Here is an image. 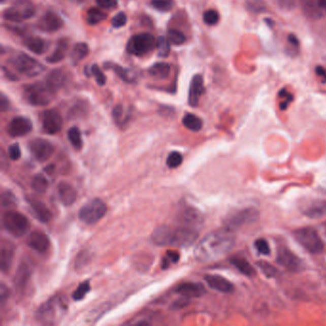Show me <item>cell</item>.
I'll return each instance as SVG.
<instances>
[{
  "label": "cell",
  "instance_id": "51",
  "mask_svg": "<svg viewBox=\"0 0 326 326\" xmlns=\"http://www.w3.org/2000/svg\"><path fill=\"white\" fill-rule=\"evenodd\" d=\"M1 202H2L3 207L13 206L16 203L15 196L13 195L10 191H5L4 193H2V196H1Z\"/></svg>",
  "mask_w": 326,
  "mask_h": 326
},
{
  "label": "cell",
  "instance_id": "33",
  "mask_svg": "<svg viewBox=\"0 0 326 326\" xmlns=\"http://www.w3.org/2000/svg\"><path fill=\"white\" fill-rule=\"evenodd\" d=\"M305 213L310 217H319L326 214V201H317L312 203Z\"/></svg>",
  "mask_w": 326,
  "mask_h": 326
},
{
  "label": "cell",
  "instance_id": "31",
  "mask_svg": "<svg viewBox=\"0 0 326 326\" xmlns=\"http://www.w3.org/2000/svg\"><path fill=\"white\" fill-rule=\"evenodd\" d=\"M231 263L245 276L253 277L255 275V271L253 266L242 257H234L231 259Z\"/></svg>",
  "mask_w": 326,
  "mask_h": 326
},
{
  "label": "cell",
  "instance_id": "57",
  "mask_svg": "<svg viewBox=\"0 0 326 326\" xmlns=\"http://www.w3.org/2000/svg\"><path fill=\"white\" fill-rule=\"evenodd\" d=\"M288 41H289V42H290L293 46H295V47H299L300 43H299V41H298V39H297V37H296L295 35H289Z\"/></svg>",
  "mask_w": 326,
  "mask_h": 326
},
{
  "label": "cell",
  "instance_id": "3",
  "mask_svg": "<svg viewBox=\"0 0 326 326\" xmlns=\"http://www.w3.org/2000/svg\"><path fill=\"white\" fill-rule=\"evenodd\" d=\"M68 311V302L63 295L53 296L37 311V319L44 324H55L60 321Z\"/></svg>",
  "mask_w": 326,
  "mask_h": 326
},
{
  "label": "cell",
  "instance_id": "37",
  "mask_svg": "<svg viewBox=\"0 0 326 326\" xmlns=\"http://www.w3.org/2000/svg\"><path fill=\"white\" fill-rule=\"evenodd\" d=\"M246 8L253 14H260L266 11V3L263 0H245Z\"/></svg>",
  "mask_w": 326,
  "mask_h": 326
},
{
  "label": "cell",
  "instance_id": "24",
  "mask_svg": "<svg viewBox=\"0 0 326 326\" xmlns=\"http://www.w3.org/2000/svg\"><path fill=\"white\" fill-rule=\"evenodd\" d=\"M66 82H67V74L61 69L53 70L48 75L46 80L47 84L55 92H57V90L60 89L63 85H66Z\"/></svg>",
  "mask_w": 326,
  "mask_h": 326
},
{
  "label": "cell",
  "instance_id": "42",
  "mask_svg": "<svg viewBox=\"0 0 326 326\" xmlns=\"http://www.w3.org/2000/svg\"><path fill=\"white\" fill-rule=\"evenodd\" d=\"M153 8L160 12H169L174 7V0H151Z\"/></svg>",
  "mask_w": 326,
  "mask_h": 326
},
{
  "label": "cell",
  "instance_id": "34",
  "mask_svg": "<svg viewBox=\"0 0 326 326\" xmlns=\"http://www.w3.org/2000/svg\"><path fill=\"white\" fill-rule=\"evenodd\" d=\"M106 18V14L101 9L91 8L87 12L86 21L89 25H97Z\"/></svg>",
  "mask_w": 326,
  "mask_h": 326
},
{
  "label": "cell",
  "instance_id": "40",
  "mask_svg": "<svg viewBox=\"0 0 326 326\" xmlns=\"http://www.w3.org/2000/svg\"><path fill=\"white\" fill-rule=\"evenodd\" d=\"M180 259V254L176 251H168L164 256L162 261V268L167 269L171 267L172 264H176Z\"/></svg>",
  "mask_w": 326,
  "mask_h": 326
},
{
  "label": "cell",
  "instance_id": "18",
  "mask_svg": "<svg viewBox=\"0 0 326 326\" xmlns=\"http://www.w3.org/2000/svg\"><path fill=\"white\" fill-rule=\"evenodd\" d=\"M205 280L212 289L221 293H231L234 290V285L225 277L215 275H208L205 277Z\"/></svg>",
  "mask_w": 326,
  "mask_h": 326
},
{
  "label": "cell",
  "instance_id": "11",
  "mask_svg": "<svg viewBox=\"0 0 326 326\" xmlns=\"http://www.w3.org/2000/svg\"><path fill=\"white\" fill-rule=\"evenodd\" d=\"M28 147L34 158L39 162L47 161L55 150V147L49 141L42 138H36L30 141Z\"/></svg>",
  "mask_w": 326,
  "mask_h": 326
},
{
  "label": "cell",
  "instance_id": "44",
  "mask_svg": "<svg viewBox=\"0 0 326 326\" xmlns=\"http://www.w3.org/2000/svg\"><path fill=\"white\" fill-rule=\"evenodd\" d=\"M113 118H114L115 122H117L118 124H123L127 121L128 116L125 113L124 108L122 105L115 106L114 109H113Z\"/></svg>",
  "mask_w": 326,
  "mask_h": 326
},
{
  "label": "cell",
  "instance_id": "13",
  "mask_svg": "<svg viewBox=\"0 0 326 326\" xmlns=\"http://www.w3.org/2000/svg\"><path fill=\"white\" fill-rule=\"evenodd\" d=\"M33 129L32 122L25 117H16L14 118L7 126V132L10 137L17 138L22 137L30 133Z\"/></svg>",
  "mask_w": 326,
  "mask_h": 326
},
{
  "label": "cell",
  "instance_id": "21",
  "mask_svg": "<svg viewBox=\"0 0 326 326\" xmlns=\"http://www.w3.org/2000/svg\"><path fill=\"white\" fill-rule=\"evenodd\" d=\"M14 254H15V247L14 245L11 244L10 242H3L1 246V271L4 274H7L11 266L12 262L14 259Z\"/></svg>",
  "mask_w": 326,
  "mask_h": 326
},
{
  "label": "cell",
  "instance_id": "59",
  "mask_svg": "<svg viewBox=\"0 0 326 326\" xmlns=\"http://www.w3.org/2000/svg\"><path fill=\"white\" fill-rule=\"evenodd\" d=\"M325 228H326V225H325Z\"/></svg>",
  "mask_w": 326,
  "mask_h": 326
},
{
  "label": "cell",
  "instance_id": "25",
  "mask_svg": "<svg viewBox=\"0 0 326 326\" xmlns=\"http://www.w3.org/2000/svg\"><path fill=\"white\" fill-rule=\"evenodd\" d=\"M28 202L30 203V206L32 207L34 212L37 214V216L39 217V219L41 222L46 223V222H49L51 220L52 214H51L49 210L47 209V207L42 202L37 200V199H28Z\"/></svg>",
  "mask_w": 326,
  "mask_h": 326
},
{
  "label": "cell",
  "instance_id": "47",
  "mask_svg": "<svg viewBox=\"0 0 326 326\" xmlns=\"http://www.w3.org/2000/svg\"><path fill=\"white\" fill-rule=\"evenodd\" d=\"M278 96L280 98L283 99V101L280 102V104H279V107L281 110H285L289 105L293 102V95L291 93H289L286 89H281L278 92Z\"/></svg>",
  "mask_w": 326,
  "mask_h": 326
},
{
  "label": "cell",
  "instance_id": "9",
  "mask_svg": "<svg viewBox=\"0 0 326 326\" xmlns=\"http://www.w3.org/2000/svg\"><path fill=\"white\" fill-rule=\"evenodd\" d=\"M107 212L106 203L101 199H93L84 205L79 212V218L82 223L93 225L101 220Z\"/></svg>",
  "mask_w": 326,
  "mask_h": 326
},
{
  "label": "cell",
  "instance_id": "14",
  "mask_svg": "<svg viewBox=\"0 0 326 326\" xmlns=\"http://www.w3.org/2000/svg\"><path fill=\"white\" fill-rule=\"evenodd\" d=\"M277 261L284 268L291 272H299L302 269V261L286 248H280L277 252Z\"/></svg>",
  "mask_w": 326,
  "mask_h": 326
},
{
  "label": "cell",
  "instance_id": "36",
  "mask_svg": "<svg viewBox=\"0 0 326 326\" xmlns=\"http://www.w3.org/2000/svg\"><path fill=\"white\" fill-rule=\"evenodd\" d=\"M156 48L158 51V56L161 57H169L171 53L170 41L165 37H159L156 41Z\"/></svg>",
  "mask_w": 326,
  "mask_h": 326
},
{
  "label": "cell",
  "instance_id": "35",
  "mask_svg": "<svg viewBox=\"0 0 326 326\" xmlns=\"http://www.w3.org/2000/svg\"><path fill=\"white\" fill-rule=\"evenodd\" d=\"M67 134H68V140L70 141L74 148L77 150H80L83 145L82 133H81L80 129L77 126H73L68 131Z\"/></svg>",
  "mask_w": 326,
  "mask_h": 326
},
{
  "label": "cell",
  "instance_id": "50",
  "mask_svg": "<svg viewBox=\"0 0 326 326\" xmlns=\"http://www.w3.org/2000/svg\"><path fill=\"white\" fill-rule=\"evenodd\" d=\"M8 152L10 159L13 161L18 160L21 156V151H20V147L18 146V144H14L9 147Z\"/></svg>",
  "mask_w": 326,
  "mask_h": 326
},
{
  "label": "cell",
  "instance_id": "23",
  "mask_svg": "<svg viewBox=\"0 0 326 326\" xmlns=\"http://www.w3.org/2000/svg\"><path fill=\"white\" fill-rule=\"evenodd\" d=\"M303 14L310 19H320L325 16L321 9L319 8L317 0H301Z\"/></svg>",
  "mask_w": 326,
  "mask_h": 326
},
{
  "label": "cell",
  "instance_id": "16",
  "mask_svg": "<svg viewBox=\"0 0 326 326\" xmlns=\"http://www.w3.org/2000/svg\"><path fill=\"white\" fill-rule=\"evenodd\" d=\"M205 93L204 79L201 75H195L189 85L188 105L192 107L198 106L200 98Z\"/></svg>",
  "mask_w": 326,
  "mask_h": 326
},
{
  "label": "cell",
  "instance_id": "26",
  "mask_svg": "<svg viewBox=\"0 0 326 326\" xmlns=\"http://www.w3.org/2000/svg\"><path fill=\"white\" fill-rule=\"evenodd\" d=\"M24 45L31 52L38 55L43 54L47 48V43L39 37H31L26 39L24 41Z\"/></svg>",
  "mask_w": 326,
  "mask_h": 326
},
{
  "label": "cell",
  "instance_id": "6",
  "mask_svg": "<svg viewBox=\"0 0 326 326\" xmlns=\"http://www.w3.org/2000/svg\"><path fill=\"white\" fill-rule=\"evenodd\" d=\"M3 226L12 236L21 237L30 228V222L24 214L18 212L9 211L3 215Z\"/></svg>",
  "mask_w": 326,
  "mask_h": 326
},
{
  "label": "cell",
  "instance_id": "53",
  "mask_svg": "<svg viewBox=\"0 0 326 326\" xmlns=\"http://www.w3.org/2000/svg\"><path fill=\"white\" fill-rule=\"evenodd\" d=\"M9 107V101L8 99L6 98V96L2 93L1 94V98H0V108H1V111L4 112L8 109Z\"/></svg>",
  "mask_w": 326,
  "mask_h": 326
},
{
  "label": "cell",
  "instance_id": "5",
  "mask_svg": "<svg viewBox=\"0 0 326 326\" xmlns=\"http://www.w3.org/2000/svg\"><path fill=\"white\" fill-rule=\"evenodd\" d=\"M11 64L14 66L19 73L27 77H36L44 72L45 67L33 57L25 53H17L10 59Z\"/></svg>",
  "mask_w": 326,
  "mask_h": 326
},
{
  "label": "cell",
  "instance_id": "17",
  "mask_svg": "<svg viewBox=\"0 0 326 326\" xmlns=\"http://www.w3.org/2000/svg\"><path fill=\"white\" fill-rule=\"evenodd\" d=\"M27 244L38 253H46L49 250V237H47L43 232L35 231L28 237Z\"/></svg>",
  "mask_w": 326,
  "mask_h": 326
},
{
  "label": "cell",
  "instance_id": "27",
  "mask_svg": "<svg viewBox=\"0 0 326 326\" xmlns=\"http://www.w3.org/2000/svg\"><path fill=\"white\" fill-rule=\"evenodd\" d=\"M67 50H68V41L66 40H60L57 42L56 49L54 50V52L50 55L49 57H47L46 60L49 63H57L66 57Z\"/></svg>",
  "mask_w": 326,
  "mask_h": 326
},
{
  "label": "cell",
  "instance_id": "20",
  "mask_svg": "<svg viewBox=\"0 0 326 326\" xmlns=\"http://www.w3.org/2000/svg\"><path fill=\"white\" fill-rule=\"evenodd\" d=\"M176 292L183 296L184 298L187 299H192V298H199L204 295L205 289L204 286L198 283H191V282H187L183 283L177 287Z\"/></svg>",
  "mask_w": 326,
  "mask_h": 326
},
{
  "label": "cell",
  "instance_id": "1",
  "mask_svg": "<svg viewBox=\"0 0 326 326\" xmlns=\"http://www.w3.org/2000/svg\"><path fill=\"white\" fill-rule=\"evenodd\" d=\"M235 246V237L227 230L213 232L205 237L195 247L194 257L199 262L215 260L228 253Z\"/></svg>",
  "mask_w": 326,
  "mask_h": 326
},
{
  "label": "cell",
  "instance_id": "32",
  "mask_svg": "<svg viewBox=\"0 0 326 326\" xmlns=\"http://www.w3.org/2000/svg\"><path fill=\"white\" fill-rule=\"evenodd\" d=\"M182 122L188 128V131H194V132L201 131V128L203 126L202 120L199 117H197L196 115L191 114V113L185 115Z\"/></svg>",
  "mask_w": 326,
  "mask_h": 326
},
{
  "label": "cell",
  "instance_id": "19",
  "mask_svg": "<svg viewBox=\"0 0 326 326\" xmlns=\"http://www.w3.org/2000/svg\"><path fill=\"white\" fill-rule=\"evenodd\" d=\"M256 218L257 212L253 210H246L233 215V217L229 219V226L230 228H238L244 224L252 223L256 220Z\"/></svg>",
  "mask_w": 326,
  "mask_h": 326
},
{
  "label": "cell",
  "instance_id": "29",
  "mask_svg": "<svg viewBox=\"0 0 326 326\" xmlns=\"http://www.w3.org/2000/svg\"><path fill=\"white\" fill-rule=\"evenodd\" d=\"M148 74L155 79L165 80L171 74V66H169L168 63H164V62L156 63L148 69Z\"/></svg>",
  "mask_w": 326,
  "mask_h": 326
},
{
  "label": "cell",
  "instance_id": "46",
  "mask_svg": "<svg viewBox=\"0 0 326 326\" xmlns=\"http://www.w3.org/2000/svg\"><path fill=\"white\" fill-rule=\"evenodd\" d=\"M90 72H91V75L95 78V80H96V82H97L99 85L103 86V85L106 84V75L100 69V67L97 64H94V66L90 67Z\"/></svg>",
  "mask_w": 326,
  "mask_h": 326
},
{
  "label": "cell",
  "instance_id": "41",
  "mask_svg": "<svg viewBox=\"0 0 326 326\" xmlns=\"http://www.w3.org/2000/svg\"><path fill=\"white\" fill-rule=\"evenodd\" d=\"M168 40L174 45H182L186 42V37L176 29H171L168 34Z\"/></svg>",
  "mask_w": 326,
  "mask_h": 326
},
{
  "label": "cell",
  "instance_id": "4",
  "mask_svg": "<svg viewBox=\"0 0 326 326\" xmlns=\"http://www.w3.org/2000/svg\"><path fill=\"white\" fill-rule=\"evenodd\" d=\"M55 93L47 82H34L25 87L23 98L31 106H45L53 101Z\"/></svg>",
  "mask_w": 326,
  "mask_h": 326
},
{
  "label": "cell",
  "instance_id": "15",
  "mask_svg": "<svg viewBox=\"0 0 326 326\" xmlns=\"http://www.w3.org/2000/svg\"><path fill=\"white\" fill-rule=\"evenodd\" d=\"M63 25V21L57 14L53 12H47L38 21V28L47 33H53L59 30Z\"/></svg>",
  "mask_w": 326,
  "mask_h": 326
},
{
  "label": "cell",
  "instance_id": "45",
  "mask_svg": "<svg viewBox=\"0 0 326 326\" xmlns=\"http://www.w3.org/2000/svg\"><path fill=\"white\" fill-rule=\"evenodd\" d=\"M219 14L217 11L215 10H208L206 11L203 15V20L205 23L210 26H213V25L217 24V22L219 21Z\"/></svg>",
  "mask_w": 326,
  "mask_h": 326
},
{
  "label": "cell",
  "instance_id": "30",
  "mask_svg": "<svg viewBox=\"0 0 326 326\" xmlns=\"http://www.w3.org/2000/svg\"><path fill=\"white\" fill-rule=\"evenodd\" d=\"M89 53V48H88V45L86 43H83V42H81V43H77L75 46H74L73 50L71 52V55H70V58L72 60L74 64H77L79 63L81 60L84 59L85 57H87Z\"/></svg>",
  "mask_w": 326,
  "mask_h": 326
},
{
  "label": "cell",
  "instance_id": "43",
  "mask_svg": "<svg viewBox=\"0 0 326 326\" xmlns=\"http://www.w3.org/2000/svg\"><path fill=\"white\" fill-rule=\"evenodd\" d=\"M183 163V156L177 151H172L171 152L168 159H167V166L170 169H176L178 168L181 164Z\"/></svg>",
  "mask_w": 326,
  "mask_h": 326
},
{
  "label": "cell",
  "instance_id": "28",
  "mask_svg": "<svg viewBox=\"0 0 326 326\" xmlns=\"http://www.w3.org/2000/svg\"><path fill=\"white\" fill-rule=\"evenodd\" d=\"M105 67L108 68V69L113 70L115 74H116L121 80H122L123 82H133L135 81V79H136L135 74L133 73L132 71H131L129 69H126V68H124V67H122V66L108 62V63L105 64Z\"/></svg>",
  "mask_w": 326,
  "mask_h": 326
},
{
  "label": "cell",
  "instance_id": "54",
  "mask_svg": "<svg viewBox=\"0 0 326 326\" xmlns=\"http://www.w3.org/2000/svg\"><path fill=\"white\" fill-rule=\"evenodd\" d=\"M8 289L6 288V286L2 284L1 289H0V299H1V303L2 304L5 302V300L8 298Z\"/></svg>",
  "mask_w": 326,
  "mask_h": 326
},
{
  "label": "cell",
  "instance_id": "22",
  "mask_svg": "<svg viewBox=\"0 0 326 326\" xmlns=\"http://www.w3.org/2000/svg\"><path fill=\"white\" fill-rule=\"evenodd\" d=\"M57 192L60 201L66 206H71L77 200V191L69 183L61 182L57 187Z\"/></svg>",
  "mask_w": 326,
  "mask_h": 326
},
{
  "label": "cell",
  "instance_id": "8",
  "mask_svg": "<svg viewBox=\"0 0 326 326\" xmlns=\"http://www.w3.org/2000/svg\"><path fill=\"white\" fill-rule=\"evenodd\" d=\"M294 237L310 253H319L323 250L322 240L314 229H299L294 232Z\"/></svg>",
  "mask_w": 326,
  "mask_h": 326
},
{
  "label": "cell",
  "instance_id": "56",
  "mask_svg": "<svg viewBox=\"0 0 326 326\" xmlns=\"http://www.w3.org/2000/svg\"><path fill=\"white\" fill-rule=\"evenodd\" d=\"M316 73L318 77L323 78L326 82V68L322 67V66H318V67H316Z\"/></svg>",
  "mask_w": 326,
  "mask_h": 326
},
{
  "label": "cell",
  "instance_id": "52",
  "mask_svg": "<svg viewBox=\"0 0 326 326\" xmlns=\"http://www.w3.org/2000/svg\"><path fill=\"white\" fill-rule=\"evenodd\" d=\"M100 8L111 9L114 8L117 5V0H96Z\"/></svg>",
  "mask_w": 326,
  "mask_h": 326
},
{
  "label": "cell",
  "instance_id": "48",
  "mask_svg": "<svg viewBox=\"0 0 326 326\" xmlns=\"http://www.w3.org/2000/svg\"><path fill=\"white\" fill-rule=\"evenodd\" d=\"M254 246L255 248L257 249L258 253H260L261 254H264V255H268L270 254V246L268 244V242L265 240V239H262V238H259L257 240H255L254 242Z\"/></svg>",
  "mask_w": 326,
  "mask_h": 326
},
{
  "label": "cell",
  "instance_id": "38",
  "mask_svg": "<svg viewBox=\"0 0 326 326\" xmlns=\"http://www.w3.org/2000/svg\"><path fill=\"white\" fill-rule=\"evenodd\" d=\"M32 188L37 193H40V194L44 193L48 188V181L43 175L39 174V175L35 176V178L33 179Z\"/></svg>",
  "mask_w": 326,
  "mask_h": 326
},
{
  "label": "cell",
  "instance_id": "2",
  "mask_svg": "<svg viewBox=\"0 0 326 326\" xmlns=\"http://www.w3.org/2000/svg\"><path fill=\"white\" fill-rule=\"evenodd\" d=\"M197 232L188 227L171 228L167 226L158 227L152 233L151 240L158 246L188 247L197 239Z\"/></svg>",
  "mask_w": 326,
  "mask_h": 326
},
{
  "label": "cell",
  "instance_id": "39",
  "mask_svg": "<svg viewBox=\"0 0 326 326\" xmlns=\"http://www.w3.org/2000/svg\"><path fill=\"white\" fill-rule=\"evenodd\" d=\"M90 290H91V286H90L89 281L82 282L74 291L72 295L74 301H82V299H84L85 296L89 293Z\"/></svg>",
  "mask_w": 326,
  "mask_h": 326
},
{
  "label": "cell",
  "instance_id": "10",
  "mask_svg": "<svg viewBox=\"0 0 326 326\" xmlns=\"http://www.w3.org/2000/svg\"><path fill=\"white\" fill-rule=\"evenodd\" d=\"M35 13L36 9L31 1L18 0L3 13V17L12 22H21L33 17Z\"/></svg>",
  "mask_w": 326,
  "mask_h": 326
},
{
  "label": "cell",
  "instance_id": "7",
  "mask_svg": "<svg viewBox=\"0 0 326 326\" xmlns=\"http://www.w3.org/2000/svg\"><path fill=\"white\" fill-rule=\"evenodd\" d=\"M156 41L151 34H137L131 37L126 45V50L131 55L143 56L156 48Z\"/></svg>",
  "mask_w": 326,
  "mask_h": 326
},
{
  "label": "cell",
  "instance_id": "12",
  "mask_svg": "<svg viewBox=\"0 0 326 326\" xmlns=\"http://www.w3.org/2000/svg\"><path fill=\"white\" fill-rule=\"evenodd\" d=\"M43 131L48 134H56L62 127V117L56 109H48L41 113Z\"/></svg>",
  "mask_w": 326,
  "mask_h": 326
},
{
  "label": "cell",
  "instance_id": "55",
  "mask_svg": "<svg viewBox=\"0 0 326 326\" xmlns=\"http://www.w3.org/2000/svg\"><path fill=\"white\" fill-rule=\"evenodd\" d=\"M277 3L281 7L291 8V7H293L294 0H277Z\"/></svg>",
  "mask_w": 326,
  "mask_h": 326
},
{
  "label": "cell",
  "instance_id": "58",
  "mask_svg": "<svg viewBox=\"0 0 326 326\" xmlns=\"http://www.w3.org/2000/svg\"><path fill=\"white\" fill-rule=\"evenodd\" d=\"M318 5L319 8L321 9V11L326 14V0H317Z\"/></svg>",
  "mask_w": 326,
  "mask_h": 326
},
{
  "label": "cell",
  "instance_id": "49",
  "mask_svg": "<svg viewBox=\"0 0 326 326\" xmlns=\"http://www.w3.org/2000/svg\"><path fill=\"white\" fill-rule=\"evenodd\" d=\"M126 21H127V17H126V15L124 13H118L116 16H115L112 20H111V24L114 27V28H121L122 26L126 24Z\"/></svg>",
  "mask_w": 326,
  "mask_h": 326
}]
</instances>
